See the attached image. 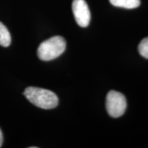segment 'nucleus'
I'll use <instances>...</instances> for the list:
<instances>
[{
    "label": "nucleus",
    "mask_w": 148,
    "mask_h": 148,
    "mask_svg": "<svg viewBox=\"0 0 148 148\" xmlns=\"http://www.w3.org/2000/svg\"><path fill=\"white\" fill-rule=\"evenodd\" d=\"M3 143V134L2 132H1V130H0V147H1Z\"/></svg>",
    "instance_id": "8"
},
{
    "label": "nucleus",
    "mask_w": 148,
    "mask_h": 148,
    "mask_svg": "<svg viewBox=\"0 0 148 148\" xmlns=\"http://www.w3.org/2000/svg\"><path fill=\"white\" fill-rule=\"evenodd\" d=\"M106 108L109 115L117 118L124 114L127 108V101L125 96L115 90H110L106 99Z\"/></svg>",
    "instance_id": "3"
},
{
    "label": "nucleus",
    "mask_w": 148,
    "mask_h": 148,
    "mask_svg": "<svg viewBox=\"0 0 148 148\" xmlns=\"http://www.w3.org/2000/svg\"><path fill=\"white\" fill-rule=\"evenodd\" d=\"M11 43V35L8 29L3 24L0 22V45L8 47Z\"/></svg>",
    "instance_id": "6"
},
{
    "label": "nucleus",
    "mask_w": 148,
    "mask_h": 148,
    "mask_svg": "<svg viewBox=\"0 0 148 148\" xmlns=\"http://www.w3.org/2000/svg\"><path fill=\"white\" fill-rule=\"evenodd\" d=\"M114 6L127 9H133L138 7L140 4V0H109Z\"/></svg>",
    "instance_id": "5"
},
{
    "label": "nucleus",
    "mask_w": 148,
    "mask_h": 148,
    "mask_svg": "<svg viewBox=\"0 0 148 148\" xmlns=\"http://www.w3.org/2000/svg\"><path fill=\"white\" fill-rule=\"evenodd\" d=\"M138 50L141 56L148 59V37L143 38L140 42L138 46Z\"/></svg>",
    "instance_id": "7"
},
{
    "label": "nucleus",
    "mask_w": 148,
    "mask_h": 148,
    "mask_svg": "<svg viewBox=\"0 0 148 148\" xmlns=\"http://www.w3.org/2000/svg\"><path fill=\"white\" fill-rule=\"evenodd\" d=\"M72 11L77 25L82 27H86L89 25L90 12L85 0H73Z\"/></svg>",
    "instance_id": "4"
},
{
    "label": "nucleus",
    "mask_w": 148,
    "mask_h": 148,
    "mask_svg": "<svg viewBox=\"0 0 148 148\" xmlns=\"http://www.w3.org/2000/svg\"><path fill=\"white\" fill-rule=\"evenodd\" d=\"M66 46V40L63 37L53 36L40 44L37 49V56L41 60H52L63 53Z\"/></svg>",
    "instance_id": "2"
},
{
    "label": "nucleus",
    "mask_w": 148,
    "mask_h": 148,
    "mask_svg": "<svg viewBox=\"0 0 148 148\" xmlns=\"http://www.w3.org/2000/svg\"><path fill=\"white\" fill-rule=\"evenodd\" d=\"M23 95L29 101L42 109H52L58 106V98L54 92L45 88L29 86L25 89Z\"/></svg>",
    "instance_id": "1"
}]
</instances>
